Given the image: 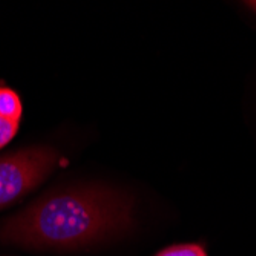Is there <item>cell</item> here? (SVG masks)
Masks as SVG:
<instances>
[{
  "label": "cell",
  "mask_w": 256,
  "mask_h": 256,
  "mask_svg": "<svg viewBox=\"0 0 256 256\" xmlns=\"http://www.w3.org/2000/svg\"><path fill=\"white\" fill-rule=\"evenodd\" d=\"M129 224L130 208L120 195L92 188L62 189L8 220L0 240L32 248L77 250L97 244Z\"/></svg>",
  "instance_id": "obj_1"
},
{
  "label": "cell",
  "mask_w": 256,
  "mask_h": 256,
  "mask_svg": "<svg viewBox=\"0 0 256 256\" xmlns=\"http://www.w3.org/2000/svg\"><path fill=\"white\" fill-rule=\"evenodd\" d=\"M57 164L58 155L46 148H32L0 158V208L32 192Z\"/></svg>",
  "instance_id": "obj_2"
},
{
  "label": "cell",
  "mask_w": 256,
  "mask_h": 256,
  "mask_svg": "<svg viewBox=\"0 0 256 256\" xmlns=\"http://www.w3.org/2000/svg\"><path fill=\"white\" fill-rule=\"evenodd\" d=\"M0 115L20 122L23 115L22 100L17 92L10 88H0Z\"/></svg>",
  "instance_id": "obj_3"
},
{
  "label": "cell",
  "mask_w": 256,
  "mask_h": 256,
  "mask_svg": "<svg viewBox=\"0 0 256 256\" xmlns=\"http://www.w3.org/2000/svg\"><path fill=\"white\" fill-rule=\"evenodd\" d=\"M156 256H207L202 247L196 244H182V246H174L166 250H162Z\"/></svg>",
  "instance_id": "obj_4"
},
{
  "label": "cell",
  "mask_w": 256,
  "mask_h": 256,
  "mask_svg": "<svg viewBox=\"0 0 256 256\" xmlns=\"http://www.w3.org/2000/svg\"><path fill=\"white\" fill-rule=\"evenodd\" d=\"M20 122L0 115V149H4L18 130Z\"/></svg>",
  "instance_id": "obj_5"
},
{
  "label": "cell",
  "mask_w": 256,
  "mask_h": 256,
  "mask_svg": "<svg viewBox=\"0 0 256 256\" xmlns=\"http://www.w3.org/2000/svg\"><path fill=\"white\" fill-rule=\"evenodd\" d=\"M246 5H248V6H250V8H253V10H254V11H256V2H247V4H246Z\"/></svg>",
  "instance_id": "obj_6"
}]
</instances>
